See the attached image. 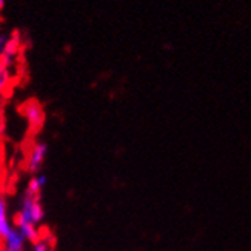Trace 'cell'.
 Instances as JSON below:
<instances>
[{
	"label": "cell",
	"instance_id": "cell-1",
	"mask_svg": "<svg viewBox=\"0 0 251 251\" xmlns=\"http://www.w3.org/2000/svg\"><path fill=\"white\" fill-rule=\"evenodd\" d=\"M19 111L26 119L29 133L32 136L37 134L43 128V125H45V110H43V106L39 100H36V99L25 100L19 106Z\"/></svg>",
	"mask_w": 251,
	"mask_h": 251
},
{
	"label": "cell",
	"instance_id": "cell-2",
	"mask_svg": "<svg viewBox=\"0 0 251 251\" xmlns=\"http://www.w3.org/2000/svg\"><path fill=\"white\" fill-rule=\"evenodd\" d=\"M17 216L28 224H32V225L40 224L43 216H45L43 206L40 203V198H31V196L25 194L24 201H22V208L17 213Z\"/></svg>",
	"mask_w": 251,
	"mask_h": 251
},
{
	"label": "cell",
	"instance_id": "cell-3",
	"mask_svg": "<svg viewBox=\"0 0 251 251\" xmlns=\"http://www.w3.org/2000/svg\"><path fill=\"white\" fill-rule=\"evenodd\" d=\"M48 152V145L43 142H32L28 152H26V160H25V170L36 174L40 168L42 163L45 162Z\"/></svg>",
	"mask_w": 251,
	"mask_h": 251
},
{
	"label": "cell",
	"instance_id": "cell-4",
	"mask_svg": "<svg viewBox=\"0 0 251 251\" xmlns=\"http://www.w3.org/2000/svg\"><path fill=\"white\" fill-rule=\"evenodd\" d=\"M14 225L17 226V230L24 234V237L26 239V241H29L32 244H37L43 236V230H39L37 225L25 222L24 219H20L17 214L14 216Z\"/></svg>",
	"mask_w": 251,
	"mask_h": 251
},
{
	"label": "cell",
	"instance_id": "cell-5",
	"mask_svg": "<svg viewBox=\"0 0 251 251\" xmlns=\"http://www.w3.org/2000/svg\"><path fill=\"white\" fill-rule=\"evenodd\" d=\"M13 83H14L13 71H11L2 60H0V94L8 97L11 90H13Z\"/></svg>",
	"mask_w": 251,
	"mask_h": 251
},
{
	"label": "cell",
	"instance_id": "cell-6",
	"mask_svg": "<svg viewBox=\"0 0 251 251\" xmlns=\"http://www.w3.org/2000/svg\"><path fill=\"white\" fill-rule=\"evenodd\" d=\"M13 231V226L8 222V216H6V203L5 199L0 196V247L5 245V239Z\"/></svg>",
	"mask_w": 251,
	"mask_h": 251
},
{
	"label": "cell",
	"instance_id": "cell-7",
	"mask_svg": "<svg viewBox=\"0 0 251 251\" xmlns=\"http://www.w3.org/2000/svg\"><path fill=\"white\" fill-rule=\"evenodd\" d=\"M25 242H26V239L24 237V234H22L17 228H13L11 234L5 239L3 247L13 250V251H25Z\"/></svg>",
	"mask_w": 251,
	"mask_h": 251
},
{
	"label": "cell",
	"instance_id": "cell-8",
	"mask_svg": "<svg viewBox=\"0 0 251 251\" xmlns=\"http://www.w3.org/2000/svg\"><path fill=\"white\" fill-rule=\"evenodd\" d=\"M47 185V177L43 174H37V176L31 177L28 185H26V196H31V198H40V193L43 190V187Z\"/></svg>",
	"mask_w": 251,
	"mask_h": 251
},
{
	"label": "cell",
	"instance_id": "cell-9",
	"mask_svg": "<svg viewBox=\"0 0 251 251\" xmlns=\"http://www.w3.org/2000/svg\"><path fill=\"white\" fill-rule=\"evenodd\" d=\"M32 251H52V237L42 236L40 241L32 247Z\"/></svg>",
	"mask_w": 251,
	"mask_h": 251
},
{
	"label": "cell",
	"instance_id": "cell-10",
	"mask_svg": "<svg viewBox=\"0 0 251 251\" xmlns=\"http://www.w3.org/2000/svg\"><path fill=\"white\" fill-rule=\"evenodd\" d=\"M9 37L11 34H5V32H0V60L3 57V52H5V48L9 42Z\"/></svg>",
	"mask_w": 251,
	"mask_h": 251
},
{
	"label": "cell",
	"instance_id": "cell-11",
	"mask_svg": "<svg viewBox=\"0 0 251 251\" xmlns=\"http://www.w3.org/2000/svg\"><path fill=\"white\" fill-rule=\"evenodd\" d=\"M3 131H5V114L3 110H0V139L3 136Z\"/></svg>",
	"mask_w": 251,
	"mask_h": 251
},
{
	"label": "cell",
	"instance_id": "cell-12",
	"mask_svg": "<svg viewBox=\"0 0 251 251\" xmlns=\"http://www.w3.org/2000/svg\"><path fill=\"white\" fill-rule=\"evenodd\" d=\"M5 102H6V97H5L3 94H0V110H3Z\"/></svg>",
	"mask_w": 251,
	"mask_h": 251
},
{
	"label": "cell",
	"instance_id": "cell-13",
	"mask_svg": "<svg viewBox=\"0 0 251 251\" xmlns=\"http://www.w3.org/2000/svg\"><path fill=\"white\" fill-rule=\"evenodd\" d=\"M3 6H5V0H0V11L3 9Z\"/></svg>",
	"mask_w": 251,
	"mask_h": 251
},
{
	"label": "cell",
	"instance_id": "cell-14",
	"mask_svg": "<svg viewBox=\"0 0 251 251\" xmlns=\"http://www.w3.org/2000/svg\"><path fill=\"white\" fill-rule=\"evenodd\" d=\"M0 251H13V250H9V248H6V247H0Z\"/></svg>",
	"mask_w": 251,
	"mask_h": 251
},
{
	"label": "cell",
	"instance_id": "cell-15",
	"mask_svg": "<svg viewBox=\"0 0 251 251\" xmlns=\"http://www.w3.org/2000/svg\"><path fill=\"white\" fill-rule=\"evenodd\" d=\"M0 183H2V176H0ZM0 188H2V185H0Z\"/></svg>",
	"mask_w": 251,
	"mask_h": 251
}]
</instances>
